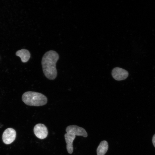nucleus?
Masks as SVG:
<instances>
[{"mask_svg":"<svg viewBox=\"0 0 155 155\" xmlns=\"http://www.w3.org/2000/svg\"><path fill=\"white\" fill-rule=\"evenodd\" d=\"M22 100L29 106H40L46 104L47 102L46 96L41 93L33 91L24 92L22 96Z\"/></svg>","mask_w":155,"mask_h":155,"instance_id":"2","label":"nucleus"},{"mask_svg":"<svg viewBox=\"0 0 155 155\" xmlns=\"http://www.w3.org/2000/svg\"><path fill=\"white\" fill-rule=\"evenodd\" d=\"M66 131L67 133H72L75 134L76 135L81 136L84 137L88 136L87 133L84 128L75 125L67 126L66 129Z\"/></svg>","mask_w":155,"mask_h":155,"instance_id":"6","label":"nucleus"},{"mask_svg":"<svg viewBox=\"0 0 155 155\" xmlns=\"http://www.w3.org/2000/svg\"><path fill=\"white\" fill-rule=\"evenodd\" d=\"M76 134L72 133H68L64 135L65 141L67 144L66 149L68 153H72L73 151V142L75 138Z\"/></svg>","mask_w":155,"mask_h":155,"instance_id":"7","label":"nucleus"},{"mask_svg":"<svg viewBox=\"0 0 155 155\" xmlns=\"http://www.w3.org/2000/svg\"><path fill=\"white\" fill-rule=\"evenodd\" d=\"M16 55L20 57L22 62L26 63L28 61L30 57L29 51L25 49H22L18 51L16 53Z\"/></svg>","mask_w":155,"mask_h":155,"instance_id":"8","label":"nucleus"},{"mask_svg":"<svg viewBox=\"0 0 155 155\" xmlns=\"http://www.w3.org/2000/svg\"><path fill=\"white\" fill-rule=\"evenodd\" d=\"M33 130L35 135L39 139H44L48 135L47 128L43 124L38 123L36 124L34 127Z\"/></svg>","mask_w":155,"mask_h":155,"instance_id":"4","label":"nucleus"},{"mask_svg":"<svg viewBox=\"0 0 155 155\" xmlns=\"http://www.w3.org/2000/svg\"><path fill=\"white\" fill-rule=\"evenodd\" d=\"M59 58L58 53L53 50L49 51L43 55L41 64L45 76L50 80L56 78L57 75L56 63Z\"/></svg>","mask_w":155,"mask_h":155,"instance_id":"1","label":"nucleus"},{"mask_svg":"<svg viewBox=\"0 0 155 155\" xmlns=\"http://www.w3.org/2000/svg\"><path fill=\"white\" fill-rule=\"evenodd\" d=\"M16 132L14 129L9 128L6 129L2 135V140L5 144H9L13 142L15 140Z\"/></svg>","mask_w":155,"mask_h":155,"instance_id":"3","label":"nucleus"},{"mask_svg":"<svg viewBox=\"0 0 155 155\" xmlns=\"http://www.w3.org/2000/svg\"><path fill=\"white\" fill-rule=\"evenodd\" d=\"M108 148L107 142L105 140L101 142L97 149V155H104L107 152Z\"/></svg>","mask_w":155,"mask_h":155,"instance_id":"9","label":"nucleus"},{"mask_svg":"<svg viewBox=\"0 0 155 155\" xmlns=\"http://www.w3.org/2000/svg\"><path fill=\"white\" fill-rule=\"evenodd\" d=\"M128 71L122 68L116 67L114 68L112 71V75L115 80L120 81L126 79L128 75Z\"/></svg>","mask_w":155,"mask_h":155,"instance_id":"5","label":"nucleus"},{"mask_svg":"<svg viewBox=\"0 0 155 155\" xmlns=\"http://www.w3.org/2000/svg\"><path fill=\"white\" fill-rule=\"evenodd\" d=\"M152 142L154 146L155 147V134H154L153 136Z\"/></svg>","mask_w":155,"mask_h":155,"instance_id":"10","label":"nucleus"}]
</instances>
